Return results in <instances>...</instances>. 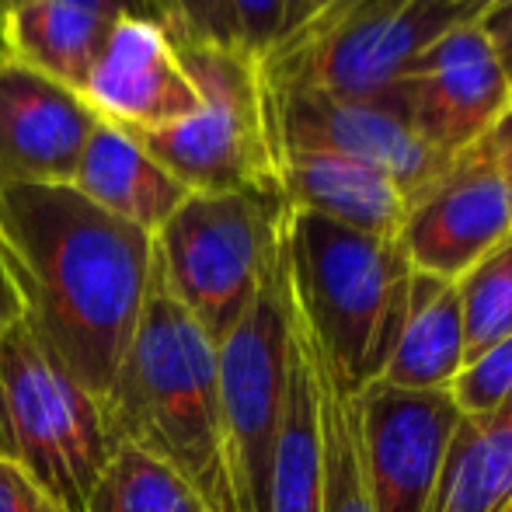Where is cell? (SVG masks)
I'll use <instances>...</instances> for the list:
<instances>
[{"label":"cell","mask_w":512,"mask_h":512,"mask_svg":"<svg viewBox=\"0 0 512 512\" xmlns=\"http://www.w3.org/2000/svg\"><path fill=\"white\" fill-rule=\"evenodd\" d=\"M70 189L112 213L115 220L147 234H157L168 216L189 199V189L168 168H161L133 133L108 122H98L77 161Z\"/></svg>","instance_id":"16"},{"label":"cell","mask_w":512,"mask_h":512,"mask_svg":"<svg viewBox=\"0 0 512 512\" xmlns=\"http://www.w3.org/2000/svg\"><path fill=\"white\" fill-rule=\"evenodd\" d=\"M492 7L495 0H335L258 56V74L265 88L377 95L418 49Z\"/></svg>","instance_id":"6"},{"label":"cell","mask_w":512,"mask_h":512,"mask_svg":"<svg viewBox=\"0 0 512 512\" xmlns=\"http://www.w3.org/2000/svg\"><path fill=\"white\" fill-rule=\"evenodd\" d=\"M98 122L67 84L0 56V185H70Z\"/></svg>","instance_id":"14"},{"label":"cell","mask_w":512,"mask_h":512,"mask_svg":"<svg viewBox=\"0 0 512 512\" xmlns=\"http://www.w3.org/2000/svg\"><path fill=\"white\" fill-rule=\"evenodd\" d=\"M81 98L98 119L126 133L171 126L203 105L168 28L133 18H119L108 28Z\"/></svg>","instance_id":"13"},{"label":"cell","mask_w":512,"mask_h":512,"mask_svg":"<svg viewBox=\"0 0 512 512\" xmlns=\"http://www.w3.org/2000/svg\"><path fill=\"white\" fill-rule=\"evenodd\" d=\"M485 140H488V147H492V150L509 147V143H512V105H509V112L499 119V126H495L492 133L485 136Z\"/></svg>","instance_id":"31"},{"label":"cell","mask_w":512,"mask_h":512,"mask_svg":"<svg viewBox=\"0 0 512 512\" xmlns=\"http://www.w3.org/2000/svg\"><path fill=\"white\" fill-rule=\"evenodd\" d=\"M481 28H485L488 39H492L495 56H499L502 74H506L509 91H512V0H499V4L481 18Z\"/></svg>","instance_id":"27"},{"label":"cell","mask_w":512,"mask_h":512,"mask_svg":"<svg viewBox=\"0 0 512 512\" xmlns=\"http://www.w3.org/2000/svg\"><path fill=\"white\" fill-rule=\"evenodd\" d=\"M495 4H499V0H495Z\"/></svg>","instance_id":"35"},{"label":"cell","mask_w":512,"mask_h":512,"mask_svg":"<svg viewBox=\"0 0 512 512\" xmlns=\"http://www.w3.org/2000/svg\"><path fill=\"white\" fill-rule=\"evenodd\" d=\"M384 91L418 140L443 157L485 140L512 105L509 81L481 21L450 28L422 46Z\"/></svg>","instance_id":"9"},{"label":"cell","mask_w":512,"mask_h":512,"mask_svg":"<svg viewBox=\"0 0 512 512\" xmlns=\"http://www.w3.org/2000/svg\"><path fill=\"white\" fill-rule=\"evenodd\" d=\"M495 154H499V164H502V171H506V182L512 189V143H509V147H502V150H495Z\"/></svg>","instance_id":"32"},{"label":"cell","mask_w":512,"mask_h":512,"mask_svg":"<svg viewBox=\"0 0 512 512\" xmlns=\"http://www.w3.org/2000/svg\"><path fill=\"white\" fill-rule=\"evenodd\" d=\"M21 317H25V304H21L18 283H14V276H11L4 248H0V338H4V331L14 328Z\"/></svg>","instance_id":"29"},{"label":"cell","mask_w":512,"mask_h":512,"mask_svg":"<svg viewBox=\"0 0 512 512\" xmlns=\"http://www.w3.org/2000/svg\"><path fill=\"white\" fill-rule=\"evenodd\" d=\"M0 512H63V509L18 464L0 457Z\"/></svg>","instance_id":"26"},{"label":"cell","mask_w":512,"mask_h":512,"mask_svg":"<svg viewBox=\"0 0 512 512\" xmlns=\"http://www.w3.org/2000/svg\"><path fill=\"white\" fill-rule=\"evenodd\" d=\"M290 290V286H286ZM269 512H321V429H317L314 370L290 307V359L272 453Z\"/></svg>","instance_id":"19"},{"label":"cell","mask_w":512,"mask_h":512,"mask_svg":"<svg viewBox=\"0 0 512 512\" xmlns=\"http://www.w3.org/2000/svg\"><path fill=\"white\" fill-rule=\"evenodd\" d=\"M446 394L464 418H485L512 405V335L467 363Z\"/></svg>","instance_id":"23"},{"label":"cell","mask_w":512,"mask_h":512,"mask_svg":"<svg viewBox=\"0 0 512 512\" xmlns=\"http://www.w3.org/2000/svg\"><path fill=\"white\" fill-rule=\"evenodd\" d=\"M506 512H512V506H509V509H506Z\"/></svg>","instance_id":"34"},{"label":"cell","mask_w":512,"mask_h":512,"mask_svg":"<svg viewBox=\"0 0 512 512\" xmlns=\"http://www.w3.org/2000/svg\"><path fill=\"white\" fill-rule=\"evenodd\" d=\"M286 199L251 192H189L154 234L175 300L220 345L279 262Z\"/></svg>","instance_id":"7"},{"label":"cell","mask_w":512,"mask_h":512,"mask_svg":"<svg viewBox=\"0 0 512 512\" xmlns=\"http://www.w3.org/2000/svg\"><path fill=\"white\" fill-rule=\"evenodd\" d=\"M199 91V112L161 129L133 133L189 192H251L283 199L279 150L258 60L244 49L178 46Z\"/></svg>","instance_id":"5"},{"label":"cell","mask_w":512,"mask_h":512,"mask_svg":"<svg viewBox=\"0 0 512 512\" xmlns=\"http://www.w3.org/2000/svg\"><path fill=\"white\" fill-rule=\"evenodd\" d=\"M84 512H206L189 481L161 457L115 439Z\"/></svg>","instance_id":"21"},{"label":"cell","mask_w":512,"mask_h":512,"mask_svg":"<svg viewBox=\"0 0 512 512\" xmlns=\"http://www.w3.org/2000/svg\"><path fill=\"white\" fill-rule=\"evenodd\" d=\"M241 49L258 60L283 35V0H230Z\"/></svg>","instance_id":"25"},{"label":"cell","mask_w":512,"mask_h":512,"mask_svg":"<svg viewBox=\"0 0 512 512\" xmlns=\"http://www.w3.org/2000/svg\"><path fill=\"white\" fill-rule=\"evenodd\" d=\"M464 366L512 335V234L457 279Z\"/></svg>","instance_id":"22"},{"label":"cell","mask_w":512,"mask_h":512,"mask_svg":"<svg viewBox=\"0 0 512 512\" xmlns=\"http://www.w3.org/2000/svg\"><path fill=\"white\" fill-rule=\"evenodd\" d=\"M509 234L512 189L499 154L481 140L408 199L398 244L415 272L457 283Z\"/></svg>","instance_id":"11"},{"label":"cell","mask_w":512,"mask_h":512,"mask_svg":"<svg viewBox=\"0 0 512 512\" xmlns=\"http://www.w3.org/2000/svg\"><path fill=\"white\" fill-rule=\"evenodd\" d=\"M175 14V42L192 46V42H209V46L241 49L237 39L230 0H168Z\"/></svg>","instance_id":"24"},{"label":"cell","mask_w":512,"mask_h":512,"mask_svg":"<svg viewBox=\"0 0 512 512\" xmlns=\"http://www.w3.org/2000/svg\"><path fill=\"white\" fill-rule=\"evenodd\" d=\"M290 359V290L283 244L279 262L244 317L216 345L220 380V429L227 478L237 512H269L272 453Z\"/></svg>","instance_id":"8"},{"label":"cell","mask_w":512,"mask_h":512,"mask_svg":"<svg viewBox=\"0 0 512 512\" xmlns=\"http://www.w3.org/2000/svg\"><path fill=\"white\" fill-rule=\"evenodd\" d=\"M0 248L25 321L102 401L140 324L154 234L70 185H0Z\"/></svg>","instance_id":"1"},{"label":"cell","mask_w":512,"mask_h":512,"mask_svg":"<svg viewBox=\"0 0 512 512\" xmlns=\"http://www.w3.org/2000/svg\"><path fill=\"white\" fill-rule=\"evenodd\" d=\"M102 401L21 317L0 338V457L63 512H84L112 453Z\"/></svg>","instance_id":"4"},{"label":"cell","mask_w":512,"mask_h":512,"mask_svg":"<svg viewBox=\"0 0 512 512\" xmlns=\"http://www.w3.org/2000/svg\"><path fill=\"white\" fill-rule=\"evenodd\" d=\"M112 18H133V21H150V25L168 28V35L175 39V14H171L168 0H98Z\"/></svg>","instance_id":"28"},{"label":"cell","mask_w":512,"mask_h":512,"mask_svg":"<svg viewBox=\"0 0 512 512\" xmlns=\"http://www.w3.org/2000/svg\"><path fill=\"white\" fill-rule=\"evenodd\" d=\"M286 286L328 377L349 398L380 380L405 314L411 265L398 237L359 234L286 206Z\"/></svg>","instance_id":"3"},{"label":"cell","mask_w":512,"mask_h":512,"mask_svg":"<svg viewBox=\"0 0 512 512\" xmlns=\"http://www.w3.org/2000/svg\"><path fill=\"white\" fill-rule=\"evenodd\" d=\"M464 370V317L457 283L411 272L405 314L380 380L401 391H450Z\"/></svg>","instance_id":"18"},{"label":"cell","mask_w":512,"mask_h":512,"mask_svg":"<svg viewBox=\"0 0 512 512\" xmlns=\"http://www.w3.org/2000/svg\"><path fill=\"white\" fill-rule=\"evenodd\" d=\"M293 321H297L310 370H314L317 429H321V512H373L363 478V460H359V429L352 398L338 391L335 380L328 377L314 342H310L304 324H300L297 310H293Z\"/></svg>","instance_id":"20"},{"label":"cell","mask_w":512,"mask_h":512,"mask_svg":"<svg viewBox=\"0 0 512 512\" xmlns=\"http://www.w3.org/2000/svg\"><path fill=\"white\" fill-rule=\"evenodd\" d=\"M279 182L290 209L373 237H398L408 209L405 189L391 175L321 150H279Z\"/></svg>","instance_id":"15"},{"label":"cell","mask_w":512,"mask_h":512,"mask_svg":"<svg viewBox=\"0 0 512 512\" xmlns=\"http://www.w3.org/2000/svg\"><path fill=\"white\" fill-rule=\"evenodd\" d=\"M14 4H21V0H0V14H4L7 7H14Z\"/></svg>","instance_id":"33"},{"label":"cell","mask_w":512,"mask_h":512,"mask_svg":"<svg viewBox=\"0 0 512 512\" xmlns=\"http://www.w3.org/2000/svg\"><path fill=\"white\" fill-rule=\"evenodd\" d=\"M115 21L98 0H21L0 14V56L81 95Z\"/></svg>","instance_id":"17"},{"label":"cell","mask_w":512,"mask_h":512,"mask_svg":"<svg viewBox=\"0 0 512 512\" xmlns=\"http://www.w3.org/2000/svg\"><path fill=\"white\" fill-rule=\"evenodd\" d=\"M102 415L112 439L175 467L206 512H237L223 457L216 345L168 290L157 248L140 324L102 398Z\"/></svg>","instance_id":"2"},{"label":"cell","mask_w":512,"mask_h":512,"mask_svg":"<svg viewBox=\"0 0 512 512\" xmlns=\"http://www.w3.org/2000/svg\"><path fill=\"white\" fill-rule=\"evenodd\" d=\"M373 512H429L460 408L446 391H401L373 380L352 398Z\"/></svg>","instance_id":"12"},{"label":"cell","mask_w":512,"mask_h":512,"mask_svg":"<svg viewBox=\"0 0 512 512\" xmlns=\"http://www.w3.org/2000/svg\"><path fill=\"white\" fill-rule=\"evenodd\" d=\"M265 95L276 150H321L363 161L391 175L408 199L453 161L418 140L387 91L338 95L321 88H265Z\"/></svg>","instance_id":"10"},{"label":"cell","mask_w":512,"mask_h":512,"mask_svg":"<svg viewBox=\"0 0 512 512\" xmlns=\"http://www.w3.org/2000/svg\"><path fill=\"white\" fill-rule=\"evenodd\" d=\"M331 4H335V0H283V35H279V39L300 32L307 21H314L317 14L328 11Z\"/></svg>","instance_id":"30"}]
</instances>
